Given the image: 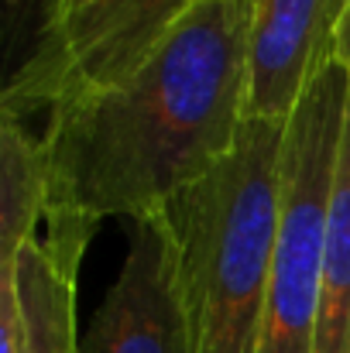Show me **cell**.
Listing matches in <instances>:
<instances>
[{
	"label": "cell",
	"mask_w": 350,
	"mask_h": 353,
	"mask_svg": "<svg viewBox=\"0 0 350 353\" xmlns=\"http://www.w3.org/2000/svg\"><path fill=\"white\" fill-rule=\"evenodd\" d=\"M48 213V168L41 134L17 110L0 107V268L38 236Z\"/></svg>",
	"instance_id": "8"
},
{
	"label": "cell",
	"mask_w": 350,
	"mask_h": 353,
	"mask_svg": "<svg viewBox=\"0 0 350 353\" xmlns=\"http://www.w3.org/2000/svg\"><path fill=\"white\" fill-rule=\"evenodd\" d=\"M344 0H251L247 120L285 123L313 79L337 62Z\"/></svg>",
	"instance_id": "6"
},
{
	"label": "cell",
	"mask_w": 350,
	"mask_h": 353,
	"mask_svg": "<svg viewBox=\"0 0 350 353\" xmlns=\"http://www.w3.org/2000/svg\"><path fill=\"white\" fill-rule=\"evenodd\" d=\"M350 69L330 62L292 117L282 144V203L268 261L257 353H316L330 196L340 158Z\"/></svg>",
	"instance_id": "3"
},
{
	"label": "cell",
	"mask_w": 350,
	"mask_h": 353,
	"mask_svg": "<svg viewBox=\"0 0 350 353\" xmlns=\"http://www.w3.org/2000/svg\"><path fill=\"white\" fill-rule=\"evenodd\" d=\"M347 340H350V97H347V114H344V134H340L333 196H330V220H327L316 353H347Z\"/></svg>",
	"instance_id": "9"
},
{
	"label": "cell",
	"mask_w": 350,
	"mask_h": 353,
	"mask_svg": "<svg viewBox=\"0 0 350 353\" xmlns=\"http://www.w3.org/2000/svg\"><path fill=\"white\" fill-rule=\"evenodd\" d=\"M251 0L196 3L137 69L48 110L45 223L141 220L203 182L247 123Z\"/></svg>",
	"instance_id": "1"
},
{
	"label": "cell",
	"mask_w": 350,
	"mask_h": 353,
	"mask_svg": "<svg viewBox=\"0 0 350 353\" xmlns=\"http://www.w3.org/2000/svg\"><path fill=\"white\" fill-rule=\"evenodd\" d=\"M90 230L45 223V234L21 247L10 261L24 309V353H79L76 278Z\"/></svg>",
	"instance_id": "7"
},
{
	"label": "cell",
	"mask_w": 350,
	"mask_h": 353,
	"mask_svg": "<svg viewBox=\"0 0 350 353\" xmlns=\"http://www.w3.org/2000/svg\"><path fill=\"white\" fill-rule=\"evenodd\" d=\"M337 59L350 69V0H344V21H340V41H337Z\"/></svg>",
	"instance_id": "10"
},
{
	"label": "cell",
	"mask_w": 350,
	"mask_h": 353,
	"mask_svg": "<svg viewBox=\"0 0 350 353\" xmlns=\"http://www.w3.org/2000/svg\"><path fill=\"white\" fill-rule=\"evenodd\" d=\"M196 3L203 0H48L0 107L24 117L127 76Z\"/></svg>",
	"instance_id": "4"
},
{
	"label": "cell",
	"mask_w": 350,
	"mask_h": 353,
	"mask_svg": "<svg viewBox=\"0 0 350 353\" xmlns=\"http://www.w3.org/2000/svg\"><path fill=\"white\" fill-rule=\"evenodd\" d=\"M347 353H350V340H347Z\"/></svg>",
	"instance_id": "11"
},
{
	"label": "cell",
	"mask_w": 350,
	"mask_h": 353,
	"mask_svg": "<svg viewBox=\"0 0 350 353\" xmlns=\"http://www.w3.org/2000/svg\"><path fill=\"white\" fill-rule=\"evenodd\" d=\"M79 353H189L162 210L130 220L124 264L83 333Z\"/></svg>",
	"instance_id": "5"
},
{
	"label": "cell",
	"mask_w": 350,
	"mask_h": 353,
	"mask_svg": "<svg viewBox=\"0 0 350 353\" xmlns=\"http://www.w3.org/2000/svg\"><path fill=\"white\" fill-rule=\"evenodd\" d=\"M282 144L285 123L247 120L231 154L162 210L189 353H257Z\"/></svg>",
	"instance_id": "2"
}]
</instances>
